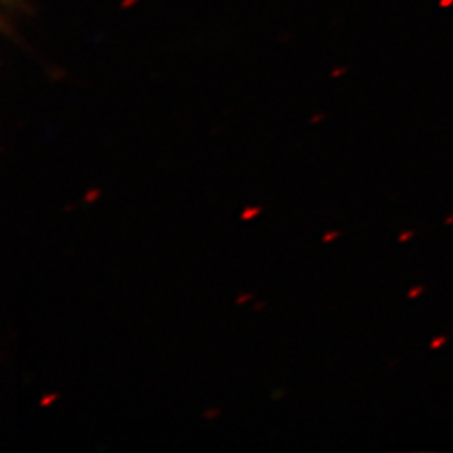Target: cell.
<instances>
[{"label": "cell", "mask_w": 453, "mask_h": 453, "mask_svg": "<svg viewBox=\"0 0 453 453\" xmlns=\"http://www.w3.org/2000/svg\"><path fill=\"white\" fill-rule=\"evenodd\" d=\"M453 222V217H450V219H449V220H447V224H452Z\"/></svg>", "instance_id": "10"}, {"label": "cell", "mask_w": 453, "mask_h": 453, "mask_svg": "<svg viewBox=\"0 0 453 453\" xmlns=\"http://www.w3.org/2000/svg\"><path fill=\"white\" fill-rule=\"evenodd\" d=\"M252 297V294H247V296H241L239 299H237V303H245L247 299H250Z\"/></svg>", "instance_id": "8"}, {"label": "cell", "mask_w": 453, "mask_h": 453, "mask_svg": "<svg viewBox=\"0 0 453 453\" xmlns=\"http://www.w3.org/2000/svg\"><path fill=\"white\" fill-rule=\"evenodd\" d=\"M58 400V395H46L42 400H41V406H49L50 403H54Z\"/></svg>", "instance_id": "3"}, {"label": "cell", "mask_w": 453, "mask_h": 453, "mask_svg": "<svg viewBox=\"0 0 453 453\" xmlns=\"http://www.w3.org/2000/svg\"><path fill=\"white\" fill-rule=\"evenodd\" d=\"M17 2H19V0H4L5 5H17Z\"/></svg>", "instance_id": "9"}, {"label": "cell", "mask_w": 453, "mask_h": 453, "mask_svg": "<svg viewBox=\"0 0 453 453\" xmlns=\"http://www.w3.org/2000/svg\"><path fill=\"white\" fill-rule=\"evenodd\" d=\"M410 237H413V232H405L400 235V242H406Z\"/></svg>", "instance_id": "7"}, {"label": "cell", "mask_w": 453, "mask_h": 453, "mask_svg": "<svg viewBox=\"0 0 453 453\" xmlns=\"http://www.w3.org/2000/svg\"><path fill=\"white\" fill-rule=\"evenodd\" d=\"M262 209L260 207H247L245 211H242V215H241V219H242L243 222H249V220H252V219H256L257 215H259Z\"/></svg>", "instance_id": "1"}, {"label": "cell", "mask_w": 453, "mask_h": 453, "mask_svg": "<svg viewBox=\"0 0 453 453\" xmlns=\"http://www.w3.org/2000/svg\"><path fill=\"white\" fill-rule=\"evenodd\" d=\"M336 237H340V232H329V234L324 235L323 242H331V241H334Z\"/></svg>", "instance_id": "5"}, {"label": "cell", "mask_w": 453, "mask_h": 453, "mask_svg": "<svg viewBox=\"0 0 453 453\" xmlns=\"http://www.w3.org/2000/svg\"><path fill=\"white\" fill-rule=\"evenodd\" d=\"M445 341H447V338L445 336H440V338H437V340L432 341V344H430V348H434V349H438L441 344H445Z\"/></svg>", "instance_id": "4"}, {"label": "cell", "mask_w": 453, "mask_h": 453, "mask_svg": "<svg viewBox=\"0 0 453 453\" xmlns=\"http://www.w3.org/2000/svg\"><path fill=\"white\" fill-rule=\"evenodd\" d=\"M421 292H423V288H415V289H411V291L408 292V297L410 299H415V297H418Z\"/></svg>", "instance_id": "6"}, {"label": "cell", "mask_w": 453, "mask_h": 453, "mask_svg": "<svg viewBox=\"0 0 453 453\" xmlns=\"http://www.w3.org/2000/svg\"><path fill=\"white\" fill-rule=\"evenodd\" d=\"M99 195H101L99 188H91V190L86 194V196H84V202H86V203H95L97 198H99Z\"/></svg>", "instance_id": "2"}]
</instances>
